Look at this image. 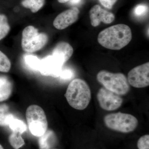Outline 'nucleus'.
I'll return each instance as SVG.
<instances>
[{
	"label": "nucleus",
	"instance_id": "aec40b11",
	"mask_svg": "<svg viewBox=\"0 0 149 149\" xmlns=\"http://www.w3.org/2000/svg\"><path fill=\"white\" fill-rule=\"evenodd\" d=\"M9 110V107L7 104H0V126H6V121L10 113Z\"/></svg>",
	"mask_w": 149,
	"mask_h": 149
},
{
	"label": "nucleus",
	"instance_id": "9b49d317",
	"mask_svg": "<svg viewBox=\"0 0 149 149\" xmlns=\"http://www.w3.org/2000/svg\"><path fill=\"white\" fill-rule=\"evenodd\" d=\"M91 24L94 27H97L102 22L105 24H110L114 21L113 13L104 10L98 5H96L90 11Z\"/></svg>",
	"mask_w": 149,
	"mask_h": 149
},
{
	"label": "nucleus",
	"instance_id": "20e7f679",
	"mask_svg": "<svg viewBox=\"0 0 149 149\" xmlns=\"http://www.w3.org/2000/svg\"><path fill=\"white\" fill-rule=\"evenodd\" d=\"M104 122L110 130L124 133L133 132L139 125L138 119L135 116L122 112L107 115L104 117Z\"/></svg>",
	"mask_w": 149,
	"mask_h": 149
},
{
	"label": "nucleus",
	"instance_id": "f3484780",
	"mask_svg": "<svg viewBox=\"0 0 149 149\" xmlns=\"http://www.w3.org/2000/svg\"><path fill=\"white\" fill-rule=\"evenodd\" d=\"M24 61L25 64L30 69L35 71H39L41 60L36 56L31 54L25 55Z\"/></svg>",
	"mask_w": 149,
	"mask_h": 149
},
{
	"label": "nucleus",
	"instance_id": "a211bd4d",
	"mask_svg": "<svg viewBox=\"0 0 149 149\" xmlns=\"http://www.w3.org/2000/svg\"><path fill=\"white\" fill-rule=\"evenodd\" d=\"M9 142L15 149H19L24 145V141L19 133L13 132L9 137Z\"/></svg>",
	"mask_w": 149,
	"mask_h": 149
},
{
	"label": "nucleus",
	"instance_id": "a878e982",
	"mask_svg": "<svg viewBox=\"0 0 149 149\" xmlns=\"http://www.w3.org/2000/svg\"><path fill=\"white\" fill-rule=\"evenodd\" d=\"M81 0H72L69 2L70 4L72 5H77L80 3Z\"/></svg>",
	"mask_w": 149,
	"mask_h": 149
},
{
	"label": "nucleus",
	"instance_id": "bb28decb",
	"mask_svg": "<svg viewBox=\"0 0 149 149\" xmlns=\"http://www.w3.org/2000/svg\"><path fill=\"white\" fill-rule=\"evenodd\" d=\"M71 1L72 0H58L59 3H66L68 2H69Z\"/></svg>",
	"mask_w": 149,
	"mask_h": 149
},
{
	"label": "nucleus",
	"instance_id": "423d86ee",
	"mask_svg": "<svg viewBox=\"0 0 149 149\" xmlns=\"http://www.w3.org/2000/svg\"><path fill=\"white\" fill-rule=\"evenodd\" d=\"M48 41L46 34L39 32L38 29L33 26H28L22 31V48L26 52H34L44 47Z\"/></svg>",
	"mask_w": 149,
	"mask_h": 149
},
{
	"label": "nucleus",
	"instance_id": "6e6552de",
	"mask_svg": "<svg viewBox=\"0 0 149 149\" xmlns=\"http://www.w3.org/2000/svg\"><path fill=\"white\" fill-rule=\"evenodd\" d=\"M120 96L103 87L99 90L97 98L102 109L113 111L118 109L122 105L123 100Z\"/></svg>",
	"mask_w": 149,
	"mask_h": 149
},
{
	"label": "nucleus",
	"instance_id": "6ab92c4d",
	"mask_svg": "<svg viewBox=\"0 0 149 149\" xmlns=\"http://www.w3.org/2000/svg\"><path fill=\"white\" fill-rule=\"evenodd\" d=\"M8 19L5 15H0V40L5 38L10 31Z\"/></svg>",
	"mask_w": 149,
	"mask_h": 149
},
{
	"label": "nucleus",
	"instance_id": "393cba45",
	"mask_svg": "<svg viewBox=\"0 0 149 149\" xmlns=\"http://www.w3.org/2000/svg\"><path fill=\"white\" fill-rule=\"evenodd\" d=\"M117 0H99L101 4L106 8L111 9Z\"/></svg>",
	"mask_w": 149,
	"mask_h": 149
},
{
	"label": "nucleus",
	"instance_id": "39448f33",
	"mask_svg": "<svg viewBox=\"0 0 149 149\" xmlns=\"http://www.w3.org/2000/svg\"><path fill=\"white\" fill-rule=\"evenodd\" d=\"M27 125L30 133L36 137H40L48 129V121L44 110L37 105H32L26 112Z\"/></svg>",
	"mask_w": 149,
	"mask_h": 149
},
{
	"label": "nucleus",
	"instance_id": "7ed1b4c3",
	"mask_svg": "<svg viewBox=\"0 0 149 149\" xmlns=\"http://www.w3.org/2000/svg\"><path fill=\"white\" fill-rule=\"evenodd\" d=\"M97 78L104 88L119 95H125L130 91L127 78L122 73H112L102 70L97 73Z\"/></svg>",
	"mask_w": 149,
	"mask_h": 149
},
{
	"label": "nucleus",
	"instance_id": "5701e85b",
	"mask_svg": "<svg viewBox=\"0 0 149 149\" xmlns=\"http://www.w3.org/2000/svg\"><path fill=\"white\" fill-rule=\"evenodd\" d=\"M148 10L147 6L143 4H140L136 6L134 10V13L136 16L141 17L147 13Z\"/></svg>",
	"mask_w": 149,
	"mask_h": 149
},
{
	"label": "nucleus",
	"instance_id": "412c9836",
	"mask_svg": "<svg viewBox=\"0 0 149 149\" xmlns=\"http://www.w3.org/2000/svg\"><path fill=\"white\" fill-rule=\"evenodd\" d=\"M11 66L8 57L0 51V72H7L9 71Z\"/></svg>",
	"mask_w": 149,
	"mask_h": 149
},
{
	"label": "nucleus",
	"instance_id": "1a4fd4ad",
	"mask_svg": "<svg viewBox=\"0 0 149 149\" xmlns=\"http://www.w3.org/2000/svg\"><path fill=\"white\" fill-rule=\"evenodd\" d=\"M64 63L55 56L49 55L41 60L39 71L44 76L58 77Z\"/></svg>",
	"mask_w": 149,
	"mask_h": 149
},
{
	"label": "nucleus",
	"instance_id": "0eeeda50",
	"mask_svg": "<svg viewBox=\"0 0 149 149\" xmlns=\"http://www.w3.org/2000/svg\"><path fill=\"white\" fill-rule=\"evenodd\" d=\"M129 85L134 88H142L149 85V63L139 65L129 71L127 77Z\"/></svg>",
	"mask_w": 149,
	"mask_h": 149
},
{
	"label": "nucleus",
	"instance_id": "4468645a",
	"mask_svg": "<svg viewBox=\"0 0 149 149\" xmlns=\"http://www.w3.org/2000/svg\"><path fill=\"white\" fill-rule=\"evenodd\" d=\"M6 126H9L13 132L22 134L27 129L26 124L23 120L18 119L10 113L6 121Z\"/></svg>",
	"mask_w": 149,
	"mask_h": 149
},
{
	"label": "nucleus",
	"instance_id": "ddd939ff",
	"mask_svg": "<svg viewBox=\"0 0 149 149\" xmlns=\"http://www.w3.org/2000/svg\"><path fill=\"white\" fill-rule=\"evenodd\" d=\"M55 133L51 130H47L43 135L40 137L39 147L40 149H51L56 143Z\"/></svg>",
	"mask_w": 149,
	"mask_h": 149
},
{
	"label": "nucleus",
	"instance_id": "9d476101",
	"mask_svg": "<svg viewBox=\"0 0 149 149\" xmlns=\"http://www.w3.org/2000/svg\"><path fill=\"white\" fill-rule=\"evenodd\" d=\"M79 13L80 11L76 7L63 12L54 20V27L59 30L65 29L77 21Z\"/></svg>",
	"mask_w": 149,
	"mask_h": 149
},
{
	"label": "nucleus",
	"instance_id": "f8f14e48",
	"mask_svg": "<svg viewBox=\"0 0 149 149\" xmlns=\"http://www.w3.org/2000/svg\"><path fill=\"white\" fill-rule=\"evenodd\" d=\"M73 53L72 46L66 42H60L57 44L52 52V55L59 59L63 63L71 57Z\"/></svg>",
	"mask_w": 149,
	"mask_h": 149
},
{
	"label": "nucleus",
	"instance_id": "cd10ccee",
	"mask_svg": "<svg viewBox=\"0 0 149 149\" xmlns=\"http://www.w3.org/2000/svg\"><path fill=\"white\" fill-rule=\"evenodd\" d=\"M0 149H4L3 148V147H2V146L1 144H0Z\"/></svg>",
	"mask_w": 149,
	"mask_h": 149
},
{
	"label": "nucleus",
	"instance_id": "dca6fc26",
	"mask_svg": "<svg viewBox=\"0 0 149 149\" xmlns=\"http://www.w3.org/2000/svg\"><path fill=\"white\" fill-rule=\"evenodd\" d=\"M45 0H23L22 5L25 8L30 9L32 12L35 13L43 7Z\"/></svg>",
	"mask_w": 149,
	"mask_h": 149
},
{
	"label": "nucleus",
	"instance_id": "f03ea898",
	"mask_svg": "<svg viewBox=\"0 0 149 149\" xmlns=\"http://www.w3.org/2000/svg\"><path fill=\"white\" fill-rule=\"evenodd\" d=\"M64 96L70 107L75 109L83 110L91 102V88L85 80L76 78L70 83Z\"/></svg>",
	"mask_w": 149,
	"mask_h": 149
},
{
	"label": "nucleus",
	"instance_id": "2eb2a0df",
	"mask_svg": "<svg viewBox=\"0 0 149 149\" xmlns=\"http://www.w3.org/2000/svg\"><path fill=\"white\" fill-rule=\"evenodd\" d=\"M13 85L8 77L0 75V102L6 100L12 93Z\"/></svg>",
	"mask_w": 149,
	"mask_h": 149
},
{
	"label": "nucleus",
	"instance_id": "b1692460",
	"mask_svg": "<svg viewBox=\"0 0 149 149\" xmlns=\"http://www.w3.org/2000/svg\"><path fill=\"white\" fill-rule=\"evenodd\" d=\"M74 75V73L72 70L69 68L62 69L59 77H60L62 80H70L71 79Z\"/></svg>",
	"mask_w": 149,
	"mask_h": 149
},
{
	"label": "nucleus",
	"instance_id": "4be33fe9",
	"mask_svg": "<svg viewBox=\"0 0 149 149\" xmlns=\"http://www.w3.org/2000/svg\"><path fill=\"white\" fill-rule=\"evenodd\" d=\"M137 147L139 149H149V135L141 137L137 142Z\"/></svg>",
	"mask_w": 149,
	"mask_h": 149
},
{
	"label": "nucleus",
	"instance_id": "f257e3e1",
	"mask_svg": "<svg viewBox=\"0 0 149 149\" xmlns=\"http://www.w3.org/2000/svg\"><path fill=\"white\" fill-rule=\"evenodd\" d=\"M132 32L126 24H119L104 29L99 33V44L109 49L119 50L127 45L132 40Z\"/></svg>",
	"mask_w": 149,
	"mask_h": 149
}]
</instances>
